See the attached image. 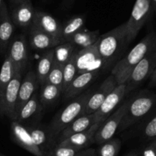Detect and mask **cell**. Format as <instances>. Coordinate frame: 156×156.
<instances>
[{"instance_id":"4dcf8cb0","label":"cell","mask_w":156,"mask_h":156,"mask_svg":"<svg viewBox=\"0 0 156 156\" xmlns=\"http://www.w3.org/2000/svg\"><path fill=\"white\" fill-rule=\"evenodd\" d=\"M121 146L122 142L120 139L112 138L100 145L97 150V156H117Z\"/></svg>"},{"instance_id":"3957f363","label":"cell","mask_w":156,"mask_h":156,"mask_svg":"<svg viewBox=\"0 0 156 156\" xmlns=\"http://www.w3.org/2000/svg\"><path fill=\"white\" fill-rule=\"evenodd\" d=\"M92 94L93 92H87L75 97L71 103H69L52 119L48 132L56 141L60 133L69 124L71 123L77 117L82 115Z\"/></svg>"},{"instance_id":"f546056e","label":"cell","mask_w":156,"mask_h":156,"mask_svg":"<svg viewBox=\"0 0 156 156\" xmlns=\"http://www.w3.org/2000/svg\"><path fill=\"white\" fill-rule=\"evenodd\" d=\"M76 51L73 53L70 59L67 61L64 67L63 71V85L62 91L63 93L67 90L69 85L73 80L76 75L78 74L77 69L76 65Z\"/></svg>"},{"instance_id":"6da1fadb","label":"cell","mask_w":156,"mask_h":156,"mask_svg":"<svg viewBox=\"0 0 156 156\" xmlns=\"http://www.w3.org/2000/svg\"><path fill=\"white\" fill-rule=\"evenodd\" d=\"M153 52H156V30L148 33L114 66L111 74L115 77L117 85L125 83L135 66Z\"/></svg>"},{"instance_id":"60d3db41","label":"cell","mask_w":156,"mask_h":156,"mask_svg":"<svg viewBox=\"0 0 156 156\" xmlns=\"http://www.w3.org/2000/svg\"><path fill=\"white\" fill-rule=\"evenodd\" d=\"M11 1L12 2H14V3L18 4V3H19L20 2H22V1H23V0H11Z\"/></svg>"},{"instance_id":"484cf974","label":"cell","mask_w":156,"mask_h":156,"mask_svg":"<svg viewBox=\"0 0 156 156\" xmlns=\"http://www.w3.org/2000/svg\"><path fill=\"white\" fill-rule=\"evenodd\" d=\"M63 91L61 88L47 81L41 85L38 97L43 107L44 108L55 103L59 99Z\"/></svg>"},{"instance_id":"8d00e7d4","label":"cell","mask_w":156,"mask_h":156,"mask_svg":"<svg viewBox=\"0 0 156 156\" xmlns=\"http://www.w3.org/2000/svg\"><path fill=\"white\" fill-rule=\"evenodd\" d=\"M75 0H63L61 3V8L63 9H68L74 3Z\"/></svg>"},{"instance_id":"d6a6232c","label":"cell","mask_w":156,"mask_h":156,"mask_svg":"<svg viewBox=\"0 0 156 156\" xmlns=\"http://www.w3.org/2000/svg\"><path fill=\"white\" fill-rule=\"evenodd\" d=\"M80 151V150L70 147L56 145L54 148L46 152L44 156H76Z\"/></svg>"},{"instance_id":"d590c367","label":"cell","mask_w":156,"mask_h":156,"mask_svg":"<svg viewBox=\"0 0 156 156\" xmlns=\"http://www.w3.org/2000/svg\"><path fill=\"white\" fill-rule=\"evenodd\" d=\"M76 156H97V151L94 148H85L80 150Z\"/></svg>"},{"instance_id":"5b68a950","label":"cell","mask_w":156,"mask_h":156,"mask_svg":"<svg viewBox=\"0 0 156 156\" xmlns=\"http://www.w3.org/2000/svg\"><path fill=\"white\" fill-rule=\"evenodd\" d=\"M152 12L151 0H136L131 16L126 22L128 43H130L136 38L142 27L149 19Z\"/></svg>"},{"instance_id":"cb8c5ba5","label":"cell","mask_w":156,"mask_h":156,"mask_svg":"<svg viewBox=\"0 0 156 156\" xmlns=\"http://www.w3.org/2000/svg\"><path fill=\"white\" fill-rule=\"evenodd\" d=\"M85 21L84 16H76L61 25V42H70V39L76 32L84 28Z\"/></svg>"},{"instance_id":"30bf717a","label":"cell","mask_w":156,"mask_h":156,"mask_svg":"<svg viewBox=\"0 0 156 156\" xmlns=\"http://www.w3.org/2000/svg\"><path fill=\"white\" fill-rule=\"evenodd\" d=\"M126 83L117 85L105 99L100 107L94 113V124L103 122L111 115L112 111L121 103L126 94Z\"/></svg>"},{"instance_id":"ac0fdd59","label":"cell","mask_w":156,"mask_h":156,"mask_svg":"<svg viewBox=\"0 0 156 156\" xmlns=\"http://www.w3.org/2000/svg\"><path fill=\"white\" fill-rule=\"evenodd\" d=\"M35 10L30 0H23L13 9L11 14L12 20L16 26L25 28L32 25Z\"/></svg>"},{"instance_id":"ba28073f","label":"cell","mask_w":156,"mask_h":156,"mask_svg":"<svg viewBox=\"0 0 156 156\" xmlns=\"http://www.w3.org/2000/svg\"><path fill=\"white\" fill-rule=\"evenodd\" d=\"M76 65L78 73L100 71L106 67L104 60L99 53L97 41L90 47L81 48L76 51Z\"/></svg>"},{"instance_id":"ffe728a7","label":"cell","mask_w":156,"mask_h":156,"mask_svg":"<svg viewBox=\"0 0 156 156\" xmlns=\"http://www.w3.org/2000/svg\"><path fill=\"white\" fill-rule=\"evenodd\" d=\"M29 42L35 50L51 49L61 44V41L31 25L29 31Z\"/></svg>"},{"instance_id":"7a4b0ae2","label":"cell","mask_w":156,"mask_h":156,"mask_svg":"<svg viewBox=\"0 0 156 156\" xmlns=\"http://www.w3.org/2000/svg\"><path fill=\"white\" fill-rule=\"evenodd\" d=\"M127 37L126 22L100 36L97 41L98 51L106 66L109 65L121 55L129 44Z\"/></svg>"},{"instance_id":"d6986e66","label":"cell","mask_w":156,"mask_h":156,"mask_svg":"<svg viewBox=\"0 0 156 156\" xmlns=\"http://www.w3.org/2000/svg\"><path fill=\"white\" fill-rule=\"evenodd\" d=\"M100 71L85 72V73H78L73 81L70 83L64 94L65 100L75 98L81 92H83L98 76Z\"/></svg>"},{"instance_id":"2e32d148","label":"cell","mask_w":156,"mask_h":156,"mask_svg":"<svg viewBox=\"0 0 156 156\" xmlns=\"http://www.w3.org/2000/svg\"><path fill=\"white\" fill-rule=\"evenodd\" d=\"M32 25L58 39L61 42V25L48 13L35 11Z\"/></svg>"},{"instance_id":"277c9868","label":"cell","mask_w":156,"mask_h":156,"mask_svg":"<svg viewBox=\"0 0 156 156\" xmlns=\"http://www.w3.org/2000/svg\"><path fill=\"white\" fill-rule=\"evenodd\" d=\"M156 104L153 94H142L129 100L126 111L120 122L119 131L129 128L148 113Z\"/></svg>"},{"instance_id":"8992f818","label":"cell","mask_w":156,"mask_h":156,"mask_svg":"<svg viewBox=\"0 0 156 156\" xmlns=\"http://www.w3.org/2000/svg\"><path fill=\"white\" fill-rule=\"evenodd\" d=\"M22 70H16L14 76L9 83L2 97H0V115L16 119V109L19 88L22 80Z\"/></svg>"},{"instance_id":"e575fe53","label":"cell","mask_w":156,"mask_h":156,"mask_svg":"<svg viewBox=\"0 0 156 156\" xmlns=\"http://www.w3.org/2000/svg\"><path fill=\"white\" fill-rule=\"evenodd\" d=\"M142 156H156V139L148 141L142 150Z\"/></svg>"},{"instance_id":"f1b7e54d","label":"cell","mask_w":156,"mask_h":156,"mask_svg":"<svg viewBox=\"0 0 156 156\" xmlns=\"http://www.w3.org/2000/svg\"><path fill=\"white\" fill-rule=\"evenodd\" d=\"M75 51V45L70 42H64L58 44L54 48L55 59L54 63L60 65H65L66 63L70 59Z\"/></svg>"},{"instance_id":"836d02e7","label":"cell","mask_w":156,"mask_h":156,"mask_svg":"<svg viewBox=\"0 0 156 156\" xmlns=\"http://www.w3.org/2000/svg\"><path fill=\"white\" fill-rule=\"evenodd\" d=\"M143 136L148 141L156 139V115L146 124L143 130Z\"/></svg>"},{"instance_id":"ee69618b","label":"cell","mask_w":156,"mask_h":156,"mask_svg":"<svg viewBox=\"0 0 156 156\" xmlns=\"http://www.w3.org/2000/svg\"><path fill=\"white\" fill-rule=\"evenodd\" d=\"M3 156H5V155H4V154H3Z\"/></svg>"},{"instance_id":"4316f807","label":"cell","mask_w":156,"mask_h":156,"mask_svg":"<svg viewBox=\"0 0 156 156\" xmlns=\"http://www.w3.org/2000/svg\"><path fill=\"white\" fill-rule=\"evenodd\" d=\"M100 37L99 31H88L87 29H82L76 32L70 39V42L73 45L85 48L93 45L98 41Z\"/></svg>"},{"instance_id":"ab89813d","label":"cell","mask_w":156,"mask_h":156,"mask_svg":"<svg viewBox=\"0 0 156 156\" xmlns=\"http://www.w3.org/2000/svg\"><path fill=\"white\" fill-rule=\"evenodd\" d=\"M126 156H139V155L137 152H134V151H133V152L129 153V154Z\"/></svg>"},{"instance_id":"74e56055","label":"cell","mask_w":156,"mask_h":156,"mask_svg":"<svg viewBox=\"0 0 156 156\" xmlns=\"http://www.w3.org/2000/svg\"><path fill=\"white\" fill-rule=\"evenodd\" d=\"M149 84L152 87H156V68L155 70H154V71L153 72L151 77H150Z\"/></svg>"},{"instance_id":"603a6c76","label":"cell","mask_w":156,"mask_h":156,"mask_svg":"<svg viewBox=\"0 0 156 156\" xmlns=\"http://www.w3.org/2000/svg\"><path fill=\"white\" fill-rule=\"evenodd\" d=\"M27 129L34 142L44 154L57 145L56 139L52 137L49 132L46 133L44 130L37 126H28Z\"/></svg>"},{"instance_id":"9c48e42d","label":"cell","mask_w":156,"mask_h":156,"mask_svg":"<svg viewBox=\"0 0 156 156\" xmlns=\"http://www.w3.org/2000/svg\"><path fill=\"white\" fill-rule=\"evenodd\" d=\"M128 103L129 100L122 103L101 124L94 136V142L96 144L100 145L113 138V136L116 130L119 129L121 121L125 115Z\"/></svg>"},{"instance_id":"f35d334b","label":"cell","mask_w":156,"mask_h":156,"mask_svg":"<svg viewBox=\"0 0 156 156\" xmlns=\"http://www.w3.org/2000/svg\"><path fill=\"white\" fill-rule=\"evenodd\" d=\"M151 5H152V11L156 14V0H151Z\"/></svg>"},{"instance_id":"8fae6325","label":"cell","mask_w":156,"mask_h":156,"mask_svg":"<svg viewBox=\"0 0 156 156\" xmlns=\"http://www.w3.org/2000/svg\"><path fill=\"white\" fill-rule=\"evenodd\" d=\"M7 55L13 62L16 70H25L28 64V52L26 37L23 34H18L12 39Z\"/></svg>"},{"instance_id":"4fadbf2b","label":"cell","mask_w":156,"mask_h":156,"mask_svg":"<svg viewBox=\"0 0 156 156\" xmlns=\"http://www.w3.org/2000/svg\"><path fill=\"white\" fill-rule=\"evenodd\" d=\"M116 86L117 83L115 77L113 75L110 74L105 79L97 91L92 94L82 115H90L94 113Z\"/></svg>"},{"instance_id":"1f68e13d","label":"cell","mask_w":156,"mask_h":156,"mask_svg":"<svg viewBox=\"0 0 156 156\" xmlns=\"http://www.w3.org/2000/svg\"><path fill=\"white\" fill-rule=\"evenodd\" d=\"M64 67L63 65L57 64L54 63L53 67L49 73L48 76L47 81L51 84L55 85L58 87L62 89L63 85V71H64Z\"/></svg>"},{"instance_id":"b9f144b4","label":"cell","mask_w":156,"mask_h":156,"mask_svg":"<svg viewBox=\"0 0 156 156\" xmlns=\"http://www.w3.org/2000/svg\"><path fill=\"white\" fill-rule=\"evenodd\" d=\"M2 0H0V12H1V9H2Z\"/></svg>"},{"instance_id":"7bdbcfd3","label":"cell","mask_w":156,"mask_h":156,"mask_svg":"<svg viewBox=\"0 0 156 156\" xmlns=\"http://www.w3.org/2000/svg\"><path fill=\"white\" fill-rule=\"evenodd\" d=\"M0 156H3V154H1V153H0Z\"/></svg>"},{"instance_id":"5bb4252c","label":"cell","mask_w":156,"mask_h":156,"mask_svg":"<svg viewBox=\"0 0 156 156\" xmlns=\"http://www.w3.org/2000/svg\"><path fill=\"white\" fill-rule=\"evenodd\" d=\"M102 123L103 122L94 124L88 129L81 132V133L72 135L70 137L60 142L57 145L70 147V148H76L77 150H83L87 148L93 143H95L94 136Z\"/></svg>"},{"instance_id":"83f0119b","label":"cell","mask_w":156,"mask_h":156,"mask_svg":"<svg viewBox=\"0 0 156 156\" xmlns=\"http://www.w3.org/2000/svg\"><path fill=\"white\" fill-rule=\"evenodd\" d=\"M16 73V68L11 58L7 54H5V60L0 70V97H2L11 80Z\"/></svg>"},{"instance_id":"d4e9b609","label":"cell","mask_w":156,"mask_h":156,"mask_svg":"<svg viewBox=\"0 0 156 156\" xmlns=\"http://www.w3.org/2000/svg\"><path fill=\"white\" fill-rule=\"evenodd\" d=\"M54 59H55L54 48L49 49L39 59L35 73L40 85H42L43 83L47 82L48 76L53 67Z\"/></svg>"},{"instance_id":"e0dca14e","label":"cell","mask_w":156,"mask_h":156,"mask_svg":"<svg viewBox=\"0 0 156 156\" xmlns=\"http://www.w3.org/2000/svg\"><path fill=\"white\" fill-rule=\"evenodd\" d=\"M37 84H39L37 80V75L34 70H30L25 77L22 78L20 88H19V95H18V101L16 104V116L19 110L22 109V106L33 97L35 94V90L37 89Z\"/></svg>"},{"instance_id":"44dd1931","label":"cell","mask_w":156,"mask_h":156,"mask_svg":"<svg viewBox=\"0 0 156 156\" xmlns=\"http://www.w3.org/2000/svg\"><path fill=\"white\" fill-rule=\"evenodd\" d=\"M94 124V113L90 115H80L60 133L57 139V142L59 143L60 142L70 137L72 135L85 131L92 126Z\"/></svg>"},{"instance_id":"52a82bcc","label":"cell","mask_w":156,"mask_h":156,"mask_svg":"<svg viewBox=\"0 0 156 156\" xmlns=\"http://www.w3.org/2000/svg\"><path fill=\"white\" fill-rule=\"evenodd\" d=\"M156 68V52L149 54L139 61L126 81V94L134 90L145 80L151 77Z\"/></svg>"},{"instance_id":"7c38bea8","label":"cell","mask_w":156,"mask_h":156,"mask_svg":"<svg viewBox=\"0 0 156 156\" xmlns=\"http://www.w3.org/2000/svg\"><path fill=\"white\" fill-rule=\"evenodd\" d=\"M11 136L16 144L34 156H44L41 149L36 145L30 135L29 131L21 122L12 120Z\"/></svg>"},{"instance_id":"7402d4cb","label":"cell","mask_w":156,"mask_h":156,"mask_svg":"<svg viewBox=\"0 0 156 156\" xmlns=\"http://www.w3.org/2000/svg\"><path fill=\"white\" fill-rule=\"evenodd\" d=\"M44 107L40 102L38 95L34 94L33 97L18 112L15 120H17L22 124L24 122H29L30 120L35 119L37 115H40Z\"/></svg>"},{"instance_id":"9a60e30c","label":"cell","mask_w":156,"mask_h":156,"mask_svg":"<svg viewBox=\"0 0 156 156\" xmlns=\"http://www.w3.org/2000/svg\"><path fill=\"white\" fill-rule=\"evenodd\" d=\"M15 25L8 11L6 4L2 2L0 12V54H6L12 39Z\"/></svg>"}]
</instances>
